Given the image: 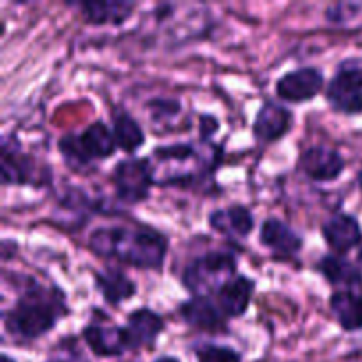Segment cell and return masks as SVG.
I'll list each match as a JSON object with an SVG mask.
<instances>
[{"label": "cell", "mask_w": 362, "mask_h": 362, "mask_svg": "<svg viewBox=\"0 0 362 362\" xmlns=\"http://www.w3.org/2000/svg\"><path fill=\"white\" fill-rule=\"evenodd\" d=\"M325 78L317 67H299L283 74L276 83V94L286 103H306L322 92Z\"/></svg>", "instance_id": "52a82bcc"}, {"label": "cell", "mask_w": 362, "mask_h": 362, "mask_svg": "<svg viewBox=\"0 0 362 362\" xmlns=\"http://www.w3.org/2000/svg\"><path fill=\"white\" fill-rule=\"evenodd\" d=\"M148 106L152 108V117L158 120L163 117L177 115L180 112V105L173 99H154V101L148 103Z\"/></svg>", "instance_id": "484cf974"}, {"label": "cell", "mask_w": 362, "mask_h": 362, "mask_svg": "<svg viewBox=\"0 0 362 362\" xmlns=\"http://www.w3.org/2000/svg\"><path fill=\"white\" fill-rule=\"evenodd\" d=\"M34 173L30 158L23 154L18 141L6 138L2 144V180L4 184H28Z\"/></svg>", "instance_id": "ac0fdd59"}, {"label": "cell", "mask_w": 362, "mask_h": 362, "mask_svg": "<svg viewBox=\"0 0 362 362\" xmlns=\"http://www.w3.org/2000/svg\"><path fill=\"white\" fill-rule=\"evenodd\" d=\"M260 243L274 257L290 258L303 247V239L296 230L278 218H269L260 226Z\"/></svg>", "instance_id": "7c38bea8"}, {"label": "cell", "mask_w": 362, "mask_h": 362, "mask_svg": "<svg viewBox=\"0 0 362 362\" xmlns=\"http://www.w3.org/2000/svg\"><path fill=\"white\" fill-rule=\"evenodd\" d=\"M255 292V281L247 276H235L232 281L226 283L216 296L218 306L221 308L226 318L243 317L251 303V296Z\"/></svg>", "instance_id": "9a60e30c"}, {"label": "cell", "mask_w": 362, "mask_h": 362, "mask_svg": "<svg viewBox=\"0 0 362 362\" xmlns=\"http://www.w3.org/2000/svg\"><path fill=\"white\" fill-rule=\"evenodd\" d=\"M154 362H179V361H177L175 357H159V359Z\"/></svg>", "instance_id": "83f0119b"}, {"label": "cell", "mask_w": 362, "mask_h": 362, "mask_svg": "<svg viewBox=\"0 0 362 362\" xmlns=\"http://www.w3.org/2000/svg\"><path fill=\"white\" fill-rule=\"evenodd\" d=\"M66 315V297L57 286L32 281L14 306L4 313V327L13 338L37 339L48 334Z\"/></svg>", "instance_id": "7a4b0ae2"}, {"label": "cell", "mask_w": 362, "mask_h": 362, "mask_svg": "<svg viewBox=\"0 0 362 362\" xmlns=\"http://www.w3.org/2000/svg\"><path fill=\"white\" fill-rule=\"evenodd\" d=\"M88 247L98 257L115 258L136 269H159L165 262L168 243L163 233L148 226H106L94 230Z\"/></svg>", "instance_id": "6da1fadb"}, {"label": "cell", "mask_w": 362, "mask_h": 362, "mask_svg": "<svg viewBox=\"0 0 362 362\" xmlns=\"http://www.w3.org/2000/svg\"><path fill=\"white\" fill-rule=\"evenodd\" d=\"M198 362H240V356L230 346L204 345L197 350Z\"/></svg>", "instance_id": "603a6c76"}, {"label": "cell", "mask_w": 362, "mask_h": 362, "mask_svg": "<svg viewBox=\"0 0 362 362\" xmlns=\"http://www.w3.org/2000/svg\"><path fill=\"white\" fill-rule=\"evenodd\" d=\"M126 332L129 350L144 349V346L152 345L158 339L165 329V322L156 311L148 308H140L127 315L126 325H122Z\"/></svg>", "instance_id": "30bf717a"}, {"label": "cell", "mask_w": 362, "mask_h": 362, "mask_svg": "<svg viewBox=\"0 0 362 362\" xmlns=\"http://www.w3.org/2000/svg\"><path fill=\"white\" fill-rule=\"evenodd\" d=\"M179 315L187 325H191V327L209 332L223 331L226 325V320H228V318L223 315L218 303H214V300L207 296L191 297L189 300L180 304Z\"/></svg>", "instance_id": "9c48e42d"}, {"label": "cell", "mask_w": 362, "mask_h": 362, "mask_svg": "<svg viewBox=\"0 0 362 362\" xmlns=\"http://www.w3.org/2000/svg\"><path fill=\"white\" fill-rule=\"evenodd\" d=\"M209 223L216 232L228 237H247L253 232L255 218L244 205H232L228 209H218L211 212Z\"/></svg>", "instance_id": "2e32d148"}, {"label": "cell", "mask_w": 362, "mask_h": 362, "mask_svg": "<svg viewBox=\"0 0 362 362\" xmlns=\"http://www.w3.org/2000/svg\"><path fill=\"white\" fill-rule=\"evenodd\" d=\"M317 271L332 285L359 286L362 283V272L356 264L346 260L343 255H325L318 260Z\"/></svg>", "instance_id": "ffe728a7"}, {"label": "cell", "mask_w": 362, "mask_h": 362, "mask_svg": "<svg viewBox=\"0 0 362 362\" xmlns=\"http://www.w3.org/2000/svg\"><path fill=\"white\" fill-rule=\"evenodd\" d=\"M113 131L103 120L92 122L81 133H67L59 140V151L71 168H85L95 159H108L115 154Z\"/></svg>", "instance_id": "3957f363"}, {"label": "cell", "mask_w": 362, "mask_h": 362, "mask_svg": "<svg viewBox=\"0 0 362 362\" xmlns=\"http://www.w3.org/2000/svg\"><path fill=\"white\" fill-rule=\"evenodd\" d=\"M299 168L315 182H332L345 170V159L334 148L313 145L300 154Z\"/></svg>", "instance_id": "ba28073f"}, {"label": "cell", "mask_w": 362, "mask_h": 362, "mask_svg": "<svg viewBox=\"0 0 362 362\" xmlns=\"http://www.w3.org/2000/svg\"><path fill=\"white\" fill-rule=\"evenodd\" d=\"M325 98L334 112L362 113V59H346L339 64L325 88Z\"/></svg>", "instance_id": "5b68a950"}, {"label": "cell", "mask_w": 362, "mask_h": 362, "mask_svg": "<svg viewBox=\"0 0 362 362\" xmlns=\"http://www.w3.org/2000/svg\"><path fill=\"white\" fill-rule=\"evenodd\" d=\"M154 182L156 177L148 159L127 158L117 163L113 168L115 194L126 204L133 205L147 200Z\"/></svg>", "instance_id": "8992f818"}, {"label": "cell", "mask_w": 362, "mask_h": 362, "mask_svg": "<svg viewBox=\"0 0 362 362\" xmlns=\"http://www.w3.org/2000/svg\"><path fill=\"white\" fill-rule=\"evenodd\" d=\"M154 158L159 161H179L184 163L194 156V148L186 144H175V145H166V147H159L154 151Z\"/></svg>", "instance_id": "cb8c5ba5"}, {"label": "cell", "mask_w": 362, "mask_h": 362, "mask_svg": "<svg viewBox=\"0 0 362 362\" xmlns=\"http://www.w3.org/2000/svg\"><path fill=\"white\" fill-rule=\"evenodd\" d=\"M322 235L336 253H349L362 240V230L354 216L338 212L331 216L322 226Z\"/></svg>", "instance_id": "4fadbf2b"}, {"label": "cell", "mask_w": 362, "mask_h": 362, "mask_svg": "<svg viewBox=\"0 0 362 362\" xmlns=\"http://www.w3.org/2000/svg\"><path fill=\"white\" fill-rule=\"evenodd\" d=\"M362 9V4L356 2H339L334 4L327 9V18L332 23H345L346 20H350L352 16H356L357 11Z\"/></svg>", "instance_id": "d4e9b609"}, {"label": "cell", "mask_w": 362, "mask_h": 362, "mask_svg": "<svg viewBox=\"0 0 362 362\" xmlns=\"http://www.w3.org/2000/svg\"><path fill=\"white\" fill-rule=\"evenodd\" d=\"M293 115L288 108L274 101H265L253 122V134L260 141H276L292 129Z\"/></svg>", "instance_id": "8fae6325"}, {"label": "cell", "mask_w": 362, "mask_h": 362, "mask_svg": "<svg viewBox=\"0 0 362 362\" xmlns=\"http://www.w3.org/2000/svg\"><path fill=\"white\" fill-rule=\"evenodd\" d=\"M200 126H202V136L207 138V136H211V134H214L216 131H218L219 122L214 119V117L204 115L200 119Z\"/></svg>", "instance_id": "4316f807"}, {"label": "cell", "mask_w": 362, "mask_h": 362, "mask_svg": "<svg viewBox=\"0 0 362 362\" xmlns=\"http://www.w3.org/2000/svg\"><path fill=\"white\" fill-rule=\"evenodd\" d=\"M83 338L95 356H122L129 350L126 332H124V327H119V325L90 324L83 329Z\"/></svg>", "instance_id": "5bb4252c"}, {"label": "cell", "mask_w": 362, "mask_h": 362, "mask_svg": "<svg viewBox=\"0 0 362 362\" xmlns=\"http://www.w3.org/2000/svg\"><path fill=\"white\" fill-rule=\"evenodd\" d=\"M95 288L101 292L103 299L112 306H119L124 300L131 299L136 293L134 283L119 269H105L94 274Z\"/></svg>", "instance_id": "d6986e66"}, {"label": "cell", "mask_w": 362, "mask_h": 362, "mask_svg": "<svg viewBox=\"0 0 362 362\" xmlns=\"http://www.w3.org/2000/svg\"><path fill=\"white\" fill-rule=\"evenodd\" d=\"M237 258L230 251H211L193 258L184 267L182 285L197 296L218 293L223 286L235 278Z\"/></svg>", "instance_id": "277c9868"}, {"label": "cell", "mask_w": 362, "mask_h": 362, "mask_svg": "<svg viewBox=\"0 0 362 362\" xmlns=\"http://www.w3.org/2000/svg\"><path fill=\"white\" fill-rule=\"evenodd\" d=\"M0 362H14V361L11 359L9 356H2V357H0Z\"/></svg>", "instance_id": "f1b7e54d"}, {"label": "cell", "mask_w": 362, "mask_h": 362, "mask_svg": "<svg viewBox=\"0 0 362 362\" xmlns=\"http://www.w3.org/2000/svg\"><path fill=\"white\" fill-rule=\"evenodd\" d=\"M329 306L345 331L362 329V296H357L350 290H339L332 293Z\"/></svg>", "instance_id": "44dd1931"}, {"label": "cell", "mask_w": 362, "mask_h": 362, "mask_svg": "<svg viewBox=\"0 0 362 362\" xmlns=\"http://www.w3.org/2000/svg\"><path fill=\"white\" fill-rule=\"evenodd\" d=\"M80 7L81 14H83L85 23L88 25H120L133 14L136 9L134 2H122V0H115V2H81L76 4Z\"/></svg>", "instance_id": "e0dca14e"}, {"label": "cell", "mask_w": 362, "mask_h": 362, "mask_svg": "<svg viewBox=\"0 0 362 362\" xmlns=\"http://www.w3.org/2000/svg\"><path fill=\"white\" fill-rule=\"evenodd\" d=\"M113 119V136H115L117 147L126 154H133L145 144V133L140 124L126 112H117L112 115Z\"/></svg>", "instance_id": "7402d4cb"}, {"label": "cell", "mask_w": 362, "mask_h": 362, "mask_svg": "<svg viewBox=\"0 0 362 362\" xmlns=\"http://www.w3.org/2000/svg\"><path fill=\"white\" fill-rule=\"evenodd\" d=\"M359 260L362 262V250H361V255H359Z\"/></svg>", "instance_id": "f546056e"}]
</instances>
